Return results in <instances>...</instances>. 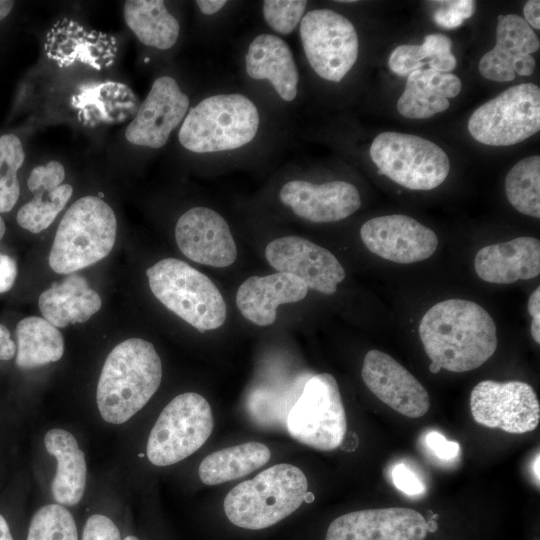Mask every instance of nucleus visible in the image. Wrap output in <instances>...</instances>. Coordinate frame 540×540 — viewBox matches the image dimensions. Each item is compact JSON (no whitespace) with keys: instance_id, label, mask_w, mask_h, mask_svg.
Wrapping results in <instances>:
<instances>
[{"instance_id":"1","label":"nucleus","mask_w":540,"mask_h":540,"mask_svg":"<svg viewBox=\"0 0 540 540\" xmlns=\"http://www.w3.org/2000/svg\"><path fill=\"white\" fill-rule=\"evenodd\" d=\"M419 336L432 373L474 370L497 348L493 318L482 306L465 299H447L432 306L421 318Z\"/></svg>"},{"instance_id":"2","label":"nucleus","mask_w":540,"mask_h":540,"mask_svg":"<svg viewBox=\"0 0 540 540\" xmlns=\"http://www.w3.org/2000/svg\"><path fill=\"white\" fill-rule=\"evenodd\" d=\"M162 363L149 341L130 338L107 356L96 392L98 410L104 421L122 424L141 410L158 390Z\"/></svg>"},{"instance_id":"3","label":"nucleus","mask_w":540,"mask_h":540,"mask_svg":"<svg viewBox=\"0 0 540 540\" xmlns=\"http://www.w3.org/2000/svg\"><path fill=\"white\" fill-rule=\"evenodd\" d=\"M307 489L300 468L276 464L233 487L224 499V512L235 526L264 529L296 511L306 500Z\"/></svg>"},{"instance_id":"4","label":"nucleus","mask_w":540,"mask_h":540,"mask_svg":"<svg viewBox=\"0 0 540 540\" xmlns=\"http://www.w3.org/2000/svg\"><path fill=\"white\" fill-rule=\"evenodd\" d=\"M260 126V114L248 97L216 94L201 100L185 116L178 140L193 153H214L250 143Z\"/></svg>"},{"instance_id":"5","label":"nucleus","mask_w":540,"mask_h":540,"mask_svg":"<svg viewBox=\"0 0 540 540\" xmlns=\"http://www.w3.org/2000/svg\"><path fill=\"white\" fill-rule=\"evenodd\" d=\"M113 209L97 196L76 200L62 217L56 231L49 265L58 274H70L109 255L116 240Z\"/></svg>"},{"instance_id":"6","label":"nucleus","mask_w":540,"mask_h":540,"mask_svg":"<svg viewBox=\"0 0 540 540\" xmlns=\"http://www.w3.org/2000/svg\"><path fill=\"white\" fill-rule=\"evenodd\" d=\"M154 296L170 311L201 332L221 327L226 303L209 277L176 258L158 261L146 270Z\"/></svg>"},{"instance_id":"7","label":"nucleus","mask_w":540,"mask_h":540,"mask_svg":"<svg viewBox=\"0 0 540 540\" xmlns=\"http://www.w3.org/2000/svg\"><path fill=\"white\" fill-rule=\"evenodd\" d=\"M369 153L379 174L410 190L434 189L445 181L450 170L442 148L412 134L380 133Z\"/></svg>"},{"instance_id":"8","label":"nucleus","mask_w":540,"mask_h":540,"mask_svg":"<svg viewBox=\"0 0 540 540\" xmlns=\"http://www.w3.org/2000/svg\"><path fill=\"white\" fill-rule=\"evenodd\" d=\"M214 426L212 409L200 394L174 397L161 411L147 441V457L156 466L175 464L197 451Z\"/></svg>"},{"instance_id":"9","label":"nucleus","mask_w":540,"mask_h":540,"mask_svg":"<svg viewBox=\"0 0 540 540\" xmlns=\"http://www.w3.org/2000/svg\"><path fill=\"white\" fill-rule=\"evenodd\" d=\"M286 425L294 439L315 449L330 451L342 444L347 421L338 383L331 374L307 380Z\"/></svg>"},{"instance_id":"10","label":"nucleus","mask_w":540,"mask_h":540,"mask_svg":"<svg viewBox=\"0 0 540 540\" xmlns=\"http://www.w3.org/2000/svg\"><path fill=\"white\" fill-rule=\"evenodd\" d=\"M540 129V89L536 84L512 86L478 107L470 116L468 130L478 142L510 146Z\"/></svg>"},{"instance_id":"11","label":"nucleus","mask_w":540,"mask_h":540,"mask_svg":"<svg viewBox=\"0 0 540 540\" xmlns=\"http://www.w3.org/2000/svg\"><path fill=\"white\" fill-rule=\"evenodd\" d=\"M305 56L321 78L340 82L358 58L359 39L354 25L331 9H314L300 22Z\"/></svg>"},{"instance_id":"12","label":"nucleus","mask_w":540,"mask_h":540,"mask_svg":"<svg viewBox=\"0 0 540 540\" xmlns=\"http://www.w3.org/2000/svg\"><path fill=\"white\" fill-rule=\"evenodd\" d=\"M470 409L479 425L513 434L535 430L540 420L538 397L522 381L479 382L471 391Z\"/></svg>"},{"instance_id":"13","label":"nucleus","mask_w":540,"mask_h":540,"mask_svg":"<svg viewBox=\"0 0 540 540\" xmlns=\"http://www.w3.org/2000/svg\"><path fill=\"white\" fill-rule=\"evenodd\" d=\"M360 237L369 251L400 264L428 259L439 243L432 229L402 214L369 219L361 226Z\"/></svg>"},{"instance_id":"14","label":"nucleus","mask_w":540,"mask_h":540,"mask_svg":"<svg viewBox=\"0 0 540 540\" xmlns=\"http://www.w3.org/2000/svg\"><path fill=\"white\" fill-rule=\"evenodd\" d=\"M265 258L277 272L296 276L308 289L323 294H334L345 278V270L333 253L302 237L274 239L265 248Z\"/></svg>"},{"instance_id":"15","label":"nucleus","mask_w":540,"mask_h":540,"mask_svg":"<svg viewBox=\"0 0 540 540\" xmlns=\"http://www.w3.org/2000/svg\"><path fill=\"white\" fill-rule=\"evenodd\" d=\"M189 98L171 76L156 78L134 119L125 130L126 140L136 146L163 147L184 120Z\"/></svg>"},{"instance_id":"16","label":"nucleus","mask_w":540,"mask_h":540,"mask_svg":"<svg viewBox=\"0 0 540 540\" xmlns=\"http://www.w3.org/2000/svg\"><path fill=\"white\" fill-rule=\"evenodd\" d=\"M175 240L190 260L216 268L228 267L237 257V247L227 221L203 206L190 208L178 219Z\"/></svg>"},{"instance_id":"17","label":"nucleus","mask_w":540,"mask_h":540,"mask_svg":"<svg viewBox=\"0 0 540 540\" xmlns=\"http://www.w3.org/2000/svg\"><path fill=\"white\" fill-rule=\"evenodd\" d=\"M425 518L416 510L402 507L353 511L334 519L325 540H424Z\"/></svg>"},{"instance_id":"18","label":"nucleus","mask_w":540,"mask_h":540,"mask_svg":"<svg viewBox=\"0 0 540 540\" xmlns=\"http://www.w3.org/2000/svg\"><path fill=\"white\" fill-rule=\"evenodd\" d=\"M361 376L368 389L398 413L419 418L430 408L424 386L390 355L373 349L366 353Z\"/></svg>"},{"instance_id":"19","label":"nucleus","mask_w":540,"mask_h":540,"mask_svg":"<svg viewBox=\"0 0 540 540\" xmlns=\"http://www.w3.org/2000/svg\"><path fill=\"white\" fill-rule=\"evenodd\" d=\"M496 44L479 62L481 75L491 81L509 82L515 75L529 76L535 70L531 55L540 48L534 30L516 14L499 15Z\"/></svg>"},{"instance_id":"20","label":"nucleus","mask_w":540,"mask_h":540,"mask_svg":"<svg viewBox=\"0 0 540 540\" xmlns=\"http://www.w3.org/2000/svg\"><path fill=\"white\" fill-rule=\"evenodd\" d=\"M279 199L295 215L314 223L345 219L361 206L358 189L346 181L314 184L291 180L281 187Z\"/></svg>"},{"instance_id":"21","label":"nucleus","mask_w":540,"mask_h":540,"mask_svg":"<svg viewBox=\"0 0 540 540\" xmlns=\"http://www.w3.org/2000/svg\"><path fill=\"white\" fill-rule=\"evenodd\" d=\"M307 293L306 284L288 273L251 276L239 286L236 305L248 321L268 326L275 322L279 305L301 301Z\"/></svg>"},{"instance_id":"22","label":"nucleus","mask_w":540,"mask_h":540,"mask_svg":"<svg viewBox=\"0 0 540 540\" xmlns=\"http://www.w3.org/2000/svg\"><path fill=\"white\" fill-rule=\"evenodd\" d=\"M480 279L494 284H511L540 274V242L530 236L481 248L474 259Z\"/></svg>"},{"instance_id":"23","label":"nucleus","mask_w":540,"mask_h":540,"mask_svg":"<svg viewBox=\"0 0 540 540\" xmlns=\"http://www.w3.org/2000/svg\"><path fill=\"white\" fill-rule=\"evenodd\" d=\"M246 72L254 80H267L284 101H293L298 92L299 73L288 44L273 34H260L249 44Z\"/></svg>"},{"instance_id":"24","label":"nucleus","mask_w":540,"mask_h":540,"mask_svg":"<svg viewBox=\"0 0 540 540\" xmlns=\"http://www.w3.org/2000/svg\"><path fill=\"white\" fill-rule=\"evenodd\" d=\"M461 80L451 73L430 68L412 72L405 90L397 101L398 112L411 119L429 118L448 109L449 98L461 91Z\"/></svg>"},{"instance_id":"25","label":"nucleus","mask_w":540,"mask_h":540,"mask_svg":"<svg viewBox=\"0 0 540 540\" xmlns=\"http://www.w3.org/2000/svg\"><path fill=\"white\" fill-rule=\"evenodd\" d=\"M38 304L44 319L62 328L86 322L100 310L102 302L85 278L71 275L45 290Z\"/></svg>"},{"instance_id":"26","label":"nucleus","mask_w":540,"mask_h":540,"mask_svg":"<svg viewBox=\"0 0 540 540\" xmlns=\"http://www.w3.org/2000/svg\"><path fill=\"white\" fill-rule=\"evenodd\" d=\"M47 452L57 460V471L51 492L57 504L73 506L79 503L86 485V461L76 438L64 429L49 430L44 437Z\"/></svg>"},{"instance_id":"27","label":"nucleus","mask_w":540,"mask_h":540,"mask_svg":"<svg viewBox=\"0 0 540 540\" xmlns=\"http://www.w3.org/2000/svg\"><path fill=\"white\" fill-rule=\"evenodd\" d=\"M123 14L127 26L146 46L168 50L178 40L180 24L162 0H127Z\"/></svg>"},{"instance_id":"28","label":"nucleus","mask_w":540,"mask_h":540,"mask_svg":"<svg viewBox=\"0 0 540 540\" xmlns=\"http://www.w3.org/2000/svg\"><path fill=\"white\" fill-rule=\"evenodd\" d=\"M271 458L269 448L250 441L227 447L206 456L198 474L205 485H218L243 477L265 465Z\"/></svg>"},{"instance_id":"29","label":"nucleus","mask_w":540,"mask_h":540,"mask_svg":"<svg viewBox=\"0 0 540 540\" xmlns=\"http://www.w3.org/2000/svg\"><path fill=\"white\" fill-rule=\"evenodd\" d=\"M16 365L32 369L61 359L64 340L60 331L44 318L26 317L16 326Z\"/></svg>"},{"instance_id":"30","label":"nucleus","mask_w":540,"mask_h":540,"mask_svg":"<svg viewBox=\"0 0 540 540\" xmlns=\"http://www.w3.org/2000/svg\"><path fill=\"white\" fill-rule=\"evenodd\" d=\"M505 193L520 213L540 217V157H525L517 162L505 178Z\"/></svg>"},{"instance_id":"31","label":"nucleus","mask_w":540,"mask_h":540,"mask_svg":"<svg viewBox=\"0 0 540 540\" xmlns=\"http://www.w3.org/2000/svg\"><path fill=\"white\" fill-rule=\"evenodd\" d=\"M72 193L70 184H62L51 191L40 190L33 193L34 198L19 209L17 223L31 233L43 231L63 210Z\"/></svg>"},{"instance_id":"32","label":"nucleus","mask_w":540,"mask_h":540,"mask_svg":"<svg viewBox=\"0 0 540 540\" xmlns=\"http://www.w3.org/2000/svg\"><path fill=\"white\" fill-rule=\"evenodd\" d=\"M24 159L22 143L15 134L0 136V213L11 211L19 198L17 171Z\"/></svg>"},{"instance_id":"33","label":"nucleus","mask_w":540,"mask_h":540,"mask_svg":"<svg viewBox=\"0 0 540 540\" xmlns=\"http://www.w3.org/2000/svg\"><path fill=\"white\" fill-rule=\"evenodd\" d=\"M26 540H79L73 515L60 504L42 506L31 519Z\"/></svg>"},{"instance_id":"34","label":"nucleus","mask_w":540,"mask_h":540,"mask_svg":"<svg viewBox=\"0 0 540 540\" xmlns=\"http://www.w3.org/2000/svg\"><path fill=\"white\" fill-rule=\"evenodd\" d=\"M307 3L305 0H265L262 2V14L272 30L288 35L301 22Z\"/></svg>"},{"instance_id":"35","label":"nucleus","mask_w":540,"mask_h":540,"mask_svg":"<svg viewBox=\"0 0 540 540\" xmlns=\"http://www.w3.org/2000/svg\"><path fill=\"white\" fill-rule=\"evenodd\" d=\"M438 55L431 43L425 38L422 44H403L397 46L389 58L390 70L400 76H409L421 70L425 59Z\"/></svg>"},{"instance_id":"36","label":"nucleus","mask_w":540,"mask_h":540,"mask_svg":"<svg viewBox=\"0 0 540 540\" xmlns=\"http://www.w3.org/2000/svg\"><path fill=\"white\" fill-rule=\"evenodd\" d=\"M65 179V168L59 161L52 160L46 165L33 168L27 180L32 193L40 190L51 191L62 185Z\"/></svg>"},{"instance_id":"37","label":"nucleus","mask_w":540,"mask_h":540,"mask_svg":"<svg viewBox=\"0 0 540 540\" xmlns=\"http://www.w3.org/2000/svg\"><path fill=\"white\" fill-rule=\"evenodd\" d=\"M444 7L433 14L434 21L445 29L459 27L465 19L470 18L475 11V2L472 0L440 1Z\"/></svg>"},{"instance_id":"38","label":"nucleus","mask_w":540,"mask_h":540,"mask_svg":"<svg viewBox=\"0 0 540 540\" xmlns=\"http://www.w3.org/2000/svg\"><path fill=\"white\" fill-rule=\"evenodd\" d=\"M81 540H121V534L109 517L93 514L84 525Z\"/></svg>"},{"instance_id":"39","label":"nucleus","mask_w":540,"mask_h":540,"mask_svg":"<svg viewBox=\"0 0 540 540\" xmlns=\"http://www.w3.org/2000/svg\"><path fill=\"white\" fill-rule=\"evenodd\" d=\"M391 476L395 487L406 495L416 496L425 492L422 480L403 463H398L393 467Z\"/></svg>"},{"instance_id":"40","label":"nucleus","mask_w":540,"mask_h":540,"mask_svg":"<svg viewBox=\"0 0 540 540\" xmlns=\"http://www.w3.org/2000/svg\"><path fill=\"white\" fill-rule=\"evenodd\" d=\"M425 443L428 448L440 459L449 460L457 456L459 444L455 441H448L440 432L430 431L425 436Z\"/></svg>"},{"instance_id":"41","label":"nucleus","mask_w":540,"mask_h":540,"mask_svg":"<svg viewBox=\"0 0 540 540\" xmlns=\"http://www.w3.org/2000/svg\"><path fill=\"white\" fill-rule=\"evenodd\" d=\"M17 272L15 260L7 254L0 253V293L7 292L12 288Z\"/></svg>"},{"instance_id":"42","label":"nucleus","mask_w":540,"mask_h":540,"mask_svg":"<svg viewBox=\"0 0 540 540\" xmlns=\"http://www.w3.org/2000/svg\"><path fill=\"white\" fill-rule=\"evenodd\" d=\"M528 312L532 316L531 335L533 340L540 343V287H537L528 299Z\"/></svg>"},{"instance_id":"43","label":"nucleus","mask_w":540,"mask_h":540,"mask_svg":"<svg viewBox=\"0 0 540 540\" xmlns=\"http://www.w3.org/2000/svg\"><path fill=\"white\" fill-rule=\"evenodd\" d=\"M456 58L451 52L441 53L431 58L427 64L439 73H449L456 67Z\"/></svg>"},{"instance_id":"44","label":"nucleus","mask_w":540,"mask_h":540,"mask_svg":"<svg viewBox=\"0 0 540 540\" xmlns=\"http://www.w3.org/2000/svg\"><path fill=\"white\" fill-rule=\"evenodd\" d=\"M16 353V345L8 329L0 324V360H10Z\"/></svg>"},{"instance_id":"45","label":"nucleus","mask_w":540,"mask_h":540,"mask_svg":"<svg viewBox=\"0 0 540 540\" xmlns=\"http://www.w3.org/2000/svg\"><path fill=\"white\" fill-rule=\"evenodd\" d=\"M524 20L530 27L540 29V1L530 0L523 8Z\"/></svg>"},{"instance_id":"46","label":"nucleus","mask_w":540,"mask_h":540,"mask_svg":"<svg viewBox=\"0 0 540 540\" xmlns=\"http://www.w3.org/2000/svg\"><path fill=\"white\" fill-rule=\"evenodd\" d=\"M199 10L205 15H212L220 11L227 3L224 0H198L195 2Z\"/></svg>"},{"instance_id":"47","label":"nucleus","mask_w":540,"mask_h":540,"mask_svg":"<svg viewBox=\"0 0 540 540\" xmlns=\"http://www.w3.org/2000/svg\"><path fill=\"white\" fill-rule=\"evenodd\" d=\"M0 540H13L6 519L0 514Z\"/></svg>"},{"instance_id":"48","label":"nucleus","mask_w":540,"mask_h":540,"mask_svg":"<svg viewBox=\"0 0 540 540\" xmlns=\"http://www.w3.org/2000/svg\"><path fill=\"white\" fill-rule=\"evenodd\" d=\"M14 7V1L0 0V21L6 18Z\"/></svg>"},{"instance_id":"49","label":"nucleus","mask_w":540,"mask_h":540,"mask_svg":"<svg viewBox=\"0 0 540 540\" xmlns=\"http://www.w3.org/2000/svg\"><path fill=\"white\" fill-rule=\"evenodd\" d=\"M539 454H537L536 458H535V461L533 463V473H534V476L537 480V485L539 486V481H540V473H539Z\"/></svg>"},{"instance_id":"50","label":"nucleus","mask_w":540,"mask_h":540,"mask_svg":"<svg viewBox=\"0 0 540 540\" xmlns=\"http://www.w3.org/2000/svg\"><path fill=\"white\" fill-rule=\"evenodd\" d=\"M5 230H6V226H5V223H4V220L2 219L1 215H0V240L3 238L4 234H5Z\"/></svg>"},{"instance_id":"51","label":"nucleus","mask_w":540,"mask_h":540,"mask_svg":"<svg viewBox=\"0 0 540 540\" xmlns=\"http://www.w3.org/2000/svg\"><path fill=\"white\" fill-rule=\"evenodd\" d=\"M123 540H139L136 536L128 535Z\"/></svg>"}]
</instances>
